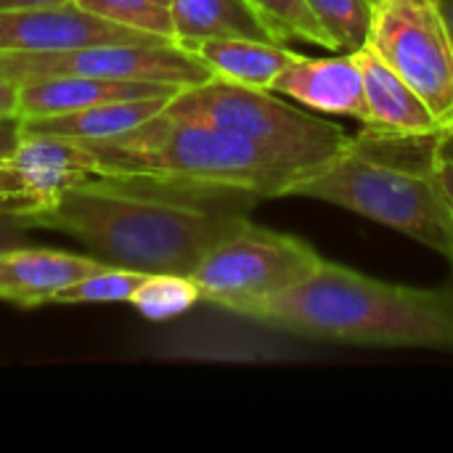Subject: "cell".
<instances>
[{
    "instance_id": "6da1fadb",
    "label": "cell",
    "mask_w": 453,
    "mask_h": 453,
    "mask_svg": "<svg viewBox=\"0 0 453 453\" xmlns=\"http://www.w3.org/2000/svg\"><path fill=\"white\" fill-rule=\"evenodd\" d=\"M247 196L191 188L149 175L96 173L42 207L16 210L27 228L77 239L106 265L186 273L247 223Z\"/></svg>"
},
{
    "instance_id": "7a4b0ae2",
    "label": "cell",
    "mask_w": 453,
    "mask_h": 453,
    "mask_svg": "<svg viewBox=\"0 0 453 453\" xmlns=\"http://www.w3.org/2000/svg\"><path fill=\"white\" fill-rule=\"evenodd\" d=\"M231 313L292 337L453 353V287L393 284L332 260H321L311 279Z\"/></svg>"
},
{
    "instance_id": "3957f363",
    "label": "cell",
    "mask_w": 453,
    "mask_h": 453,
    "mask_svg": "<svg viewBox=\"0 0 453 453\" xmlns=\"http://www.w3.org/2000/svg\"><path fill=\"white\" fill-rule=\"evenodd\" d=\"M80 143L96 173L149 175L247 199L287 196L295 180L316 170L247 135L180 119L165 109L117 138Z\"/></svg>"
},
{
    "instance_id": "277c9868",
    "label": "cell",
    "mask_w": 453,
    "mask_h": 453,
    "mask_svg": "<svg viewBox=\"0 0 453 453\" xmlns=\"http://www.w3.org/2000/svg\"><path fill=\"white\" fill-rule=\"evenodd\" d=\"M287 196L319 199L364 215L453 263V212L427 165L388 157L385 143L353 135L329 162L295 180Z\"/></svg>"
},
{
    "instance_id": "5b68a950",
    "label": "cell",
    "mask_w": 453,
    "mask_h": 453,
    "mask_svg": "<svg viewBox=\"0 0 453 453\" xmlns=\"http://www.w3.org/2000/svg\"><path fill=\"white\" fill-rule=\"evenodd\" d=\"M165 111L247 135L311 167L329 162L353 138L340 125L287 104L276 90L236 85L220 77L180 88Z\"/></svg>"
},
{
    "instance_id": "8992f818",
    "label": "cell",
    "mask_w": 453,
    "mask_h": 453,
    "mask_svg": "<svg viewBox=\"0 0 453 453\" xmlns=\"http://www.w3.org/2000/svg\"><path fill=\"white\" fill-rule=\"evenodd\" d=\"M321 260L324 257L308 242L247 220L207 250L191 271V279L202 292V303L231 313L250 300L276 295L311 279Z\"/></svg>"
},
{
    "instance_id": "52a82bcc",
    "label": "cell",
    "mask_w": 453,
    "mask_h": 453,
    "mask_svg": "<svg viewBox=\"0 0 453 453\" xmlns=\"http://www.w3.org/2000/svg\"><path fill=\"white\" fill-rule=\"evenodd\" d=\"M366 48L453 130V37L438 0H374Z\"/></svg>"
},
{
    "instance_id": "ba28073f",
    "label": "cell",
    "mask_w": 453,
    "mask_h": 453,
    "mask_svg": "<svg viewBox=\"0 0 453 453\" xmlns=\"http://www.w3.org/2000/svg\"><path fill=\"white\" fill-rule=\"evenodd\" d=\"M0 72L16 82L40 77H98L178 88L212 77L210 69L175 40L98 42L53 53H0Z\"/></svg>"
},
{
    "instance_id": "9c48e42d",
    "label": "cell",
    "mask_w": 453,
    "mask_h": 453,
    "mask_svg": "<svg viewBox=\"0 0 453 453\" xmlns=\"http://www.w3.org/2000/svg\"><path fill=\"white\" fill-rule=\"evenodd\" d=\"M173 40L101 19L77 3L0 11V53H53L98 42Z\"/></svg>"
},
{
    "instance_id": "30bf717a",
    "label": "cell",
    "mask_w": 453,
    "mask_h": 453,
    "mask_svg": "<svg viewBox=\"0 0 453 453\" xmlns=\"http://www.w3.org/2000/svg\"><path fill=\"white\" fill-rule=\"evenodd\" d=\"M364 74L369 119L361 135L393 146H430L433 138L446 133L430 106L366 45L353 50Z\"/></svg>"
},
{
    "instance_id": "8fae6325",
    "label": "cell",
    "mask_w": 453,
    "mask_h": 453,
    "mask_svg": "<svg viewBox=\"0 0 453 453\" xmlns=\"http://www.w3.org/2000/svg\"><path fill=\"white\" fill-rule=\"evenodd\" d=\"M273 90L319 114L350 117L361 125L369 119L364 74L356 53H337L324 58L297 56L279 74Z\"/></svg>"
},
{
    "instance_id": "7c38bea8",
    "label": "cell",
    "mask_w": 453,
    "mask_h": 453,
    "mask_svg": "<svg viewBox=\"0 0 453 453\" xmlns=\"http://www.w3.org/2000/svg\"><path fill=\"white\" fill-rule=\"evenodd\" d=\"M5 165L19 175L24 207H42L58 199L66 188L96 175V167L80 141L32 133L21 127V138Z\"/></svg>"
},
{
    "instance_id": "4fadbf2b",
    "label": "cell",
    "mask_w": 453,
    "mask_h": 453,
    "mask_svg": "<svg viewBox=\"0 0 453 453\" xmlns=\"http://www.w3.org/2000/svg\"><path fill=\"white\" fill-rule=\"evenodd\" d=\"M93 255H74L48 247H13L0 252V303L16 308L50 305L58 292L104 268Z\"/></svg>"
},
{
    "instance_id": "5bb4252c",
    "label": "cell",
    "mask_w": 453,
    "mask_h": 453,
    "mask_svg": "<svg viewBox=\"0 0 453 453\" xmlns=\"http://www.w3.org/2000/svg\"><path fill=\"white\" fill-rule=\"evenodd\" d=\"M19 85H21V119L69 114L119 98L175 96L180 90L178 85L98 80V77H40Z\"/></svg>"
},
{
    "instance_id": "9a60e30c",
    "label": "cell",
    "mask_w": 453,
    "mask_h": 453,
    "mask_svg": "<svg viewBox=\"0 0 453 453\" xmlns=\"http://www.w3.org/2000/svg\"><path fill=\"white\" fill-rule=\"evenodd\" d=\"M180 45L199 58L212 77L263 90H273L279 74L300 56L284 42L255 37H204L183 40Z\"/></svg>"
},
{
    "instance_id": "2e32d148",
    "label": "cell",
    "mask_w": 453,
    "mask_h": 453,
    "mask_svg": "<svg viewBox=\"0 0 453 453\" xmlns=\"http://www.w3.org/2000/svg\"><path fill=\"white\" fill-rule=\"evenodd\" d=\"M173 96H149V98H119L96 104L80 111L69 114H53V117H37V119H21L24 130L32 133H48L61 135L72 141H104L117 138L151 117H157Z\"/></svg>"
},
{
    "instance_id": "e0dca14e",
    "label": "cell",
    "mask_w": 453,
    "mask_h": 453,
    "mask_svg": "<svg viewBox=\"0 0 453 453\" xmlns=\"http://www.w3.org/2000/svg\"><path fill=\"white\" fill-rule=\"evenodd\" d=\"M170 19L178 42L204 37H255L281 42L247 0H173Z\"/></svg>"
},
{
    "instance_id": "ac0fdd59",
    "label": "cell",
    "mask_w": 453,
    "mask_h": 453,
    "mask_svg": "<svg viewBox=\"0 0 453 453\" xmlns=\"http://www.w3.org/2000/svg\"><path fill=\"white\" fill-rule=\"evenodd\" d=\"M196 303H202V292L186 273H146L130 297V305L146 321H170L188 313Z\"/></svg>"
},
{
    "instance_id": "d6986e66",
    "label": "cell",
    "mask_w": 453,
    "mask_h": 453,
    "mask_svg": "<svg viewBox=\"0 0 453 453\" xmlns=\"http://www.w3.org/2000/svg\"><path fill=\"white\" fill-rule=\"evenodd\" d=\"M316 21L332 37L334 50L353 53L366 45L374 0H305Z\"/></svg>"
},
{
    "instance_id": "ffe728a7",
    "label": "cell",
    "mask_w": 453,
    "mask_h": 453,
    "mask_svg": "<svg viewBox=\"0 0 453 453\" xmlns=\"http://www.w3.org/2000/svg\"><path fill=\"white\" fill-rule=\"evenodd\" d=\"M146 279L141 271L104 265L77 284L66 287L53 297L50 305H98V303H130L138 284Z\"/></svg>"
},
{
    "instance_id": "44dd1931",
    "label": "cell",
    "mask_w": 453,
    "mask_h": 453,
    "mask_svg": "<svg viewBox=\"0 0 453 453\" xmlns=\"http://www.w3.org/2000/svg\"><path fill=\"white\" fill-rule=\"evenodd\" d=\"M247 3L260 13V19L271 27V32L281 42L284 40H303V42L334 50L332 37L316 21V16L305 0H247Z\"/></svg>"
},
{
    "instance_id": "7402d4cb",
    "label": "cell",
    "mask_w": 453,
    "mask_h": 453,
    "mask_svg": "<svg viewBox=\"0 0 453 453\" xmlns=\"http://www.w3.org/2000/svg\"><path fill=\"white\" fill-rule=\"evenodd\" d=\"M80 8L122 27L173 37L170 8L162 0H74ZM175 40V37H173Z\"/></svg>"
},
{
    "instance_id": "603a6c76",
    "label": "cell",
    "mask_w": 453,
    "mask_h": 453,
    "mask_svg": "<svg viewBox=\"0 0 453 453\" xmlns=\"http://www.w3.org/2000/svg\"><path fill=\"white\" fill-rule=\"evenodd\" d=\"M427 165L443 191V199L453 212V130L441 133L427 146Z\"/></svg>"
},
{
    "instance_id": "cb8c5ba5",
    "label": "cell",
    "mask_w": 453,
    "mask_h": 453,
    "mask_svg": "<svg viewBox=\"0 0 453 453\" xmlns=\"http://www.w3.org/2000/svg\"><path fill=\"white\" fill-rule=\"evenodd\" d=\"M27 226L8 202H0V252L27 244Z\"/></svg>"
},
{
    "instance_id": "d4e9b609",
    "label": "cell",
    "mask_w": 453,
    "mask_h": 453,
    "mask_svg": "<svg viewBox=\"0 0 453 453\" xmlns=\"http://www.w3.org/2000/svg\"><path fill=\"white\" fill-rule=\"evenodd\" d=\"M21 119V85L0 72V122Z\"/></svg>"
},
{
    "instance_id": "484cf974",
    "label": "cell",
    "mask_w": 453,
    "mask_h": 453,
    "mask_svg": "<svg viewBox=\"0 0 453 453\" xmlns=\"http://www.w3.org/2000/svg\"><path fill=\"white\" fill-rule=\"evenodd\" d=\"M0 202H8L13 210L24 207V188L19 175L5 165V159L0 162Z\"/></svg>"
},
{
    "instance_id": "4316f807",
    "label": "cell",
    "mask_w": 453,
    "mask_h": 453,
    "mask_svg": "<svg viewBox=\"0 0 453 453\" xmlns=\"http://www.w3.org/2000/svg\"><path fill=\"white\" fill-rule=\"evenodd\" d=\"M21 138V119H3L0 122V162L8 159Z\"/></svg>"
},
{
    "instance_id": "83f0119b",
    "label": "cell",
    "mask_w": 453,
    "mask_h": 453,
    "mask_svg": "<svg viewBox=\"0 0 453 453\" xmlns=\"http://www.w3.org/2000/svg\"><path fill=\"white\" fill-rule=\"evenodd\" d=\"M74 0H0V11H21V8H48V5H64Z\"/></svg>"
},
{
    "instance_id": "f1b7e54d",
    "label": "cell",
    "mask_w": 453,
    "mask_h": 453,
    "mask_svg": "<svg viewBox=\"0 0 453 453\" xmlns=\"http://www.w3.org/2000/svg\"><path fill=\"white\" fill-rule=\"evenodd\" d=\"M438 3H441V11H443V16H446V24H449L453 37V0H438Z\"/></svg>"
},
{
    "instance_id": "f546056e",
    "label": "cell",
    "mask_w": 453,
    "mask_h": 453,
    "mask_svg": "<svg viewBox=\"0 0 453 453\" xmlns=\"http://www.w3.org/2000/svg\"><path fill=\"white\" fill-rule=\"evenodd\" d=\"M162 3H165V5H167V8H170V3H173V0H162Z\"/></svg>"
}]
</instances>
